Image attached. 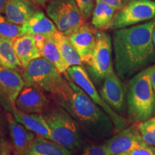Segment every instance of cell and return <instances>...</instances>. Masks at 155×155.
<instances>
[{
	"mask_svg": "<svg viewBox=\"0 0 155 155\" xmlns=\"http://www.w3.org/2000/svg\"><path fill=\"white\" fill-rule=\"evenodd\" d=\"M81 155H108L104 144H91L85 147Z\"/></svg>",
	"mask_w": 155,
	"mask_h": 155,
	"instance_id": "cell-28",
	"label": "cell"
},
{
	"mask_svg": "<svg viewBox=\"0 0 155 155\" xmlns=\"http://www.w3.org/2000/svg\"><path fill=\"white\" fill-rule=\"evenodd\" d=\"M127 153L131 155H155V147L148 144L147 146L136 148Z\"/></svg>",
	"mask_w": 155,
	"mask_h": 155,
	"instance_id": "cell-29",
	"label": "cell"
},
{
	"mask_svg": "<svg viewBox=\"0 0 155 155\" xmlns=\"http://www.w3.org/2000/svg\"><path fill=\"white\" fill-rule=\"evenodd\" d=\"M9 111L15 119L27 129L32 131L39 137L51 141V133L49 126L44 116L40 114H26L19 110L16 106L12 108Z\"/></svg>",
	"mask_w": 155,
	"mask_h": 155,
	"instance_id": "cell-16",
	"label": "cell"
},
{
	"mask_svg": "<svg viewBox=\"0 0 155 155\" xmlns=\"http://www.w3.org/2000/svg\"><path fill=\"white\" fill-rule=\"evenodd\" d=\"M53 38L57 44L62 57L68 67L82 65V60L73 46L71 42L70 41L68 37L61 33L60 31H58L53 35Z\"/></svg>",
	"mask_w": 155,
	"mask_h": 155,
	"instance_id": "cell-23",
	"label": "cell"
},
{
	"mask_svg": "<svg viewBox=\"0 0 155 155\" xmlns=\"http://www.w3.org/2000/svg\"><path fill=\"white\" fill-rule=\"evenodd\" d=\"M152 40H153V43H154V46L155 48V26L154 28V30H153V34H152Z\"/></svg>",
	"mask_w": 155,
	"mask_h": 155,
	"instance_id": "cell-35",
	"label": "cell"
},
{
	"mask_svg": "<svg viewBox=\"0 0 155 155\" xmlns=\"http://www.w3.org/2000/svg\"><path fill=\"white\" fill-rule=\"evenodd\" d=\"M66 74L68 75L71 80L79 86L91 99L95 104L99 106L101 108L108 114L111 118L112 123L116 131H120L124 129L127 125V120L125 119L117 112L114 111L112 108L104 101L101 95L98 94L94 83L91 80L88 73L84 68L81 65H75L68 68Z\"/></svg>",
	"mask_w": 155,
	"mask_h": 155,
	"instance_id": "cell-7",
	"label": "cell"
},
{
	"mask_svg": "<svg viewBox=\"0 0 155 155\" xmlns=\"http://www.w3.org/2000/svg\"><path fill=\"white\" fill-rule=\"evenodd\" d=\"M111 7L115 8L116 10H119L127 4V0H101Z\"/></svg>",
	"mask_w": 155,
	"mask_h": 155,
	"instance_id": "cell-31",
	"label": "cell"
},
{
	"mask_svg": "<svg viewBox=\"0 0 155 155\" xmlns=\"http://www.w3.org/2000/svg\"><path fill=\"white\" fill-rule=\"evenodd\" d=\"M36 11L35 4L28 0H8L4 14L11 22L22 26Z\"/></svg>",
	"mask_w": 155,
	"mask_h": 155,
	"instance_id": "cell-18",
	"label": "cell"
},
{
	"mask_svg": "<svg viewBox=\"0 0 155 155\" xmlns=\"http://www.w3.org/2000/svg\"><path fill=\"white\" fill-rule=\"evenodd\" d=\"M24 35L20 25H15L7 19L5 15L0 14V37L15 40Z\"/></svg>",
	"mask_w": 155,
	"mask_h": 155,
	"instance_id": "cell-25",
	"label": "cell"
},
{
	"mask_svg": "<svg viewBox=\"0 0 155 155\" xmlns=\"http://www.w3.org/2000/svg\"><path fill=\"white\" fill-rule=\"evenodd\" d=\"M119 155H131V154H129V153H124V154H119Z\"/></svg>",
	"mask_w": 155,
	"mask_h": 155,
	"instance_id": "cell-36",
	"label": "cell"
},
{
	"mask_svg": "<svg viewBox=\"0 0 155 155\" xmlns=\"http://www.w3.org/2000/svg\"><path fill=\"white\" fill-rule=\"evenodd\" d=\"M13 40L0 37V66L17 70L22 65L15 53Z\"/></svg>",
	"mask_w": 155,
	"mask_h": 155,
	"instance_id": "cell-24",
	"label": "cell"
},
{
	"mask_svg": "<svg viewBox=\"0 0 155 155\" xmlns=\"http://www.w3.org/2000/svg\"><path fill=\"white\" fill-rule=\"evenodd\" d=\"M33 36L42 57L53 63L61 73H66L68 67L64 61L53 36L45 37L42 35H35Z\"/></svg>",
	"mask_w": 155,
	"mask_h": 155,
	"instance_id": "cell-17",
	"label": "cell"
},
{
	"mask_svg": "<svg viewBox=\"0 0 155 155\" xmlns=\"http://www.w3.org/2000/svg\"><path fill=\"white\" fill-rule=\"evenodd\" d=\"M104 144L108 155H119L148 145L143 140L137 126L124 128Z\"/></svg>",
	"mask_w": 155,
	"mask_h": 155,
	"instance_id": "cell-11",
	"label": "cell"
},
{
	"mask_svg": "<svg viewBox=\"0 0 155 155\" xmlns=\"http://www.w3.org/2000/svg\"><path fill=\"white\" fill-rule=\"evenodd\" d=\"M100 95L106 104L116 112L125 108V89L117 74L112 71L104 78Z\"/></svg>",
	"mask_w": 155,
	"mask_h": 155,
	"instance_id": "cell-12",
	"label": "cell"
},
{
	"mask_svg": "<svg viewBox=\"0 0 155 155\" xmlns=\"http://www.w3.org/2000/svg\"><path fill=\"white\" fill-rule=\"evenodd\" d=\"M51 133V141L69 150H74L81 143L76 121L63 107L53 108L44 116Z\"/></svg>",
	"mask_w": 155,
	"mask_h": 155,
	"instance_id": "cell-5",
	"label": "cell"
},
{
	"mask_svg": "<svg viewBox=\"0 0 155 155\" xmlns=\"http://www.w3.org/2000/svg\"><path fill=\"white\" fill-rule=\"evenodd\" d=\"M75 2L80 9L83 19L85 21L88 20L92 16L96 1L95 0H75Z\"/></svg>",
	"mask_w": 155,
	"mask_h": 155,
	"instance_id": "cell-27",
	"label": "cell"
},
{
	"mask_svg": "<svg viewBox=\"0 0 155 155\" xmlns=\"http://www.w3.org/2000/svg\"><path fill=\"white\" fill-rule=\"evenodd\" d=\"M137 127L143 140L147 144L155 147V116L140 122Z\"/></svg>",
	"mask_w": 155,
	"mask_h": 155,
	"instance_id": "cell-26",
	"label": "cell"
},
{
	"mask_svg": "<svg viewBox=\"0 0 155 155\" xmlns=\"http://www.w3.org/2000/svg\"><path fill=\"white\" fill-rule=\"evenodd\" d=\"M112 40L105 32H97V40L94 53L87 64L94 81H104L106 75L114 71L112 61Z\"/></svg>",
	"mask_w": 155,
	"mask_h": 155,
	"instance_id": "cell-9",
	"label": "cell"
},
{
	"mask_svg": "<svg viewBox=\"0 0 155 155\" xmlns=\"http://www.w3.org/2000/svg\"><path fill=\"white\" fill-rule=\"evenodd\" d=\"M48 105V99L42 89L35 86H25L17 97L15 106L26 114H40Z\"/></svg>",
	"mask_w": 155,
	"mask_h": 155,
	"instance_id": "cell-14",
	"label": "cell"
},
{
	"mask_svg": "<svg viewBox=\"0 0 155 155\" xmlns=\"http://www.w3.org/2000/svg\"><path fill=\"white\" fill-rule=\"evenodd\" d=\"M155 18V1L131 0L116 12L111 28H128Z\"/></svg>",
	"mask_w": 155,
	"mask_h": 155,
	"instance_id": "cell-8",
	"label": "cell"
},
{
	"mask_svg": "<svg viewBox=\"0 0 155 155\" xmlns=\"http://www.w3.org/2000/svg\"><path fill=\"white\" fill-rule=\"evenodd\" d=\"M65 76L68 79L71 88L68 98L60 102L62 107L88 129L108 130L111 125V118L80 87L73 83L68 75L66 74Z\"/></svg>",
	"mask_w": 155,
	"mask_h": 155,
	"instance_id": "cell-2",
	"label": "cell"
},
{
	"mask_svg": "<svg viewBox=\"0 0 155 155\" xmlns=\"http://www.w3.org/2000/svg\"><path fill=\"white\" fill-rule=\"evenodd\" d=\"M12 146L5 138H0V155H11Z\"/></svg>",
	"mask_w": 155,
	"mask_h": 155,
	"instance_id": "cell-30",
	"label": "cell"
},
{
	"mask_svg": "<svg viewBox=\"0 0 155 155\" xmlns=\"http://www.w3.org/2000/svg\"><path fill=\"white\" fill-rule=\"evenodd\" d=\"M25 155H72L71 151L53 141L35 137Z\"/></svg>",
	"mask_w": 155,
	"mask_h": 155,
	"instance_id": "cell-22",
	"label": "cell"
},
{
	"mask_svg": "<svg viewBox=\"0 0 155 155\" xmlns=\"http://www.w3.org/2000/svg\"><path fill=\"white\" fill-rule=\"evenodd\" d=\"M13 48L23 68L34 59L41 57L33 35H24L13 40Z\"/></svg>",
	"mask_w": 155,
	"mask_h": 155,
	"instance_id": "cell-19",
	"label": "cell"
},
{
	"mask_svg": "<svg viewBox=\"0 0 155 155\" xmlns=\"http://www.w3.org/2000/svg\"><path fill=\"white\" fill-rule=\"evenodd\" d=\"M6 116L12 139V152L13 155H25L35 138L34 134L19 124L15 119L12 114H7Z\"/></svg>",
	"mask_w": 155,
	"mask_h": 155,
	"instance_id": "cell-15",
	"label": "cell"
},
{
	"mask_svg": "<svg viewBox=\"0 0 155 155\" xmlns=\"http://www.w3.org/2000/svg\"><path fill=\"white\" fill-rule=\"evenodd\" d=\"M151 81H152V86L155 94V65L151 66Z\"/></svg>",
	"mask_w": 155,
	"mask_h": 155,
	"instance_id": "cell-32",
	"label": "cell"
},
{
	"mask_svg": "<svg viewBox=\"0 0 155 155\" xmlns=\"http://www.w3.org/2000/svg\"><path fill=\"white\" fill-rule=\"evenodd\" d=\"M25 86L24 78L16 70L0 66V103L6 110L16 106L17 97Z\"/></svg>",
	"mask_w": 155,
	"mask_h": 155,
	"instance_id": "cell-10",
	"label": "cell"
},
{
	"mask_svg": "<svg viewBox=\"0 0 155 155\" xmlns=\"http://www.w3.org/2000/svg\"><path fill=\"white\" fill-rule=\"evenodd\" d=\"M28 1L34 3L35 5L44 6V5H47V4L50 2V0H28Z\"/></svg>",
	"mask_w": 155,
	"mask_h": 155,
	"instance_id": "cell-33",
	"label": "cell"
},
{
	"mask_svg": "<svg viewBox=\"0 0 155 155\" xmlns=\"http://www.w3.org/2000/svg\"><path fill=\"white\" fill-rule=\"evenodd\" d=\"M70 41L82 60L86 65L90 61L96 47L97 32L90 25L83 23L82 26L68 37Z\"/></svg>",
	"mask_w": 155,
	"mask_h": 155,
	"instance_id": "cell-13",
	"label": "cell"
},
{
	"mask_svg": "<svg viewBox=\"0 0 155 155\" xmlns=\"http://www.w3.org/2000/svg\"><path fill=\"white\" fill-rule=\"evenodd\" d=\"M46 12L58 31L67 37L78 30L85 21L75 0H51Z\"/></svg>",
	"mask_w": 155,
	"mask_h": 155,
	"instance_id": "cell-6",
	"label": "cell"
},
{
	"mask_svg": "<svg viewBox=\"0 0 155 155\" xmlns=\"http://www.w3.org/2000/svg\"><path fill=\"white\" fill-rule=\"evenodd\" d=\"M8 0H0V14H2L5 11L6 4Z\"/></svg>",
	"mask_w": 155,
	"mask_h": 155,
	"instance_id": "cell-34",
	"label": "cell"
},
{
	"mask_svg": "<svg viewBox=\"0 0 155 155\" xmlns=\"http://www.w3.org/2000/svg\"><path fill=\"white\" fill-rule=\"evenodd\" d=\"M21 27L23 35H42L45 37H50L53 36L58 31L53 21L41 11H36Z\"/></svg>",
	"mask_w": 155,
	"mask_h": 155,
	"instance_id": "cell-20",
	"label": "cell"
},
{
	"mask_svg": "<svg viewBox=\"0 0 155 155\" xmlns=\"http://www.w3.org/2000/svg\"><path fill=\"white\" fill-rule=\"evenodd\" d=\"M116 9L101 0H96L92 13L91 23L96 30H104L111 28L116 14Z\"/></svg>",
	"mask_w": 155,
	"mask_h": 155,
	"instance_id": "cell-21",
	"label": "cell"
},
{
	"mask_svg": "<svg viewBox=\"0 0 155 155\" xmlns=\"http://www.w3.org/2000/svg\"><path fill=\"white\" fill-rule=\"evenodd\" d=\"M128 113L134 121L141 122L155 113V94L151 81V67L143 69L129 81Z\"/></svg>",
	"mask_w": 155,
	"mask_h": 155,
	"instance_id": "cell-4",
	"label": "cell"
},
{
	"mask_svg": "<svg viewBox=\"0 0 155 155\" xmlns=\"http://www.w3.org/2000/svg\"><path fill=\"white\" fill-rule=\"evenodd\" d=\"M22 77L25 86H35L49 92L59 103L68 96L71 87L68 78H64L53 63L42 56L28 64Z\"/></svg>",
	"mask_w": 155,
	"mask_h": 155,
	"instance_id": "cell-3",
	"label": "cell"
},
{
	"mask_svg": "<svg viewBox=\"0 0 155 155\" xmlns=\"http://www.w3.org/2000/svg\"><path fill=\"white\" fill-rule=\"evenodd\" d=\"M155 19L143 24L115 30L112 39L114 64L120 78H129L142 71L155 55L152 34Z\"/></svg>",
	"mask_w": 155,
	"mask_h": 155,
	"instance_id": "cell-1",
	"label": "cell"
}]
</instances>
